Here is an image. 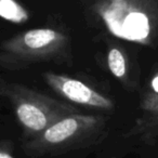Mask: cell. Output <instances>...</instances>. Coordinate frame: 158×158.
I'll list each match as a JSON object with an SVG mask.
<instances>
[{
	"label": "cell",
	"instance_id": "9",
	"mask_svg": "<svg viewBox=\"0 0 158 158\" xmlns=\"http://www.w3.org/2000/svg\"><path fill=\"white\" fill-rule=\"evenodd\" d=\"M0 158H16L14 155V146L11 141L0 140Z\"/></svg>",
	"mask_w": 158,
	"mask_h": 158
},
{
	"label": "cell",
	"instance_id": "10",
	"mask_svg": "<svg viewBox=\"0 0 158 158\" xmlns=\"http://www.w3.org/2000/svg\"><path fill=\"white\" fill-rule=\"evenodd\" d=\"M151 92L158 94V70L154 74L151 80Z\"/></svg>",
	"mask_w": 158,
	"mask_h": 158
},
{
	"label": "cell",
	"instance_id": "7",
	"mask_svg": "<svg viewBox=\"0 0 158 158\" xmlns=\"http://www.w3.org/2000/svg\"><path fill=\"white\" fill-rule=\"evenodd\" d=\"M107 66L115 78L119 79L123 84L127 82L129 75L128 57L121 48L117 46L110 47L107 53Z\"/></svg>",
	"mask_w": 158,
	"mask_h": 158
},
{
	"label": "cell",
	"instance_id": "5",
	"mask_svg": "<svg viewBox=\"0 0 158 158\" xmlns=\"http://www.w3.org/2000/svg\"><path fill=\"white\" fill-rule=\"evenodd\" d=\"M42 78L56 94L64 98L68 103L101 110H112L115 107L114 102L110 98L78 79L51 72L44 73Z\"/></svg>",
	"mask_w": 158,
	"mask_h": 158
},
{
	"label": "cell",
	"instance_id": "8",
	"mask_svg": "<svg viewBox=\"0 0 158 158\" xmlns=\"http://www.w3.org/2000/svg\"><path fill=\"white\" fill-rule=\"evenodd\" d=\"M0 18L14 24H24L29 20V12L16 0H0Z\"/></svg>",
	"mask_w": 158,
	"mask_h": 158
},
{
	"label": "cell",
	"instance_id": "6",
	"mask_svg": "<svg viewBox=\"0 0 158 158\" xmlns=\"http://www.w3.org/2000/svg\"><path fill=\"white\" fill-rule=\"evenodd\" d=\"M140 108L142 113L126 136H136L143 142L151 144L158 140V94L145 93L140 102Z\"/></svg>",
	"mask_w": 158,
	"mask_h": 158
},
{
	"label": "cell",
	"instance_id": "3",
	"mask_svg": "<svg viewBox=\"0 0 158 158\" xmlns=\"http://www.w3.org/2000/svg\"><path fill=\"white\" fill-rule=\"evenodd\" d=\"M69 38L54 28H33L22 31L0 44V66L21 69L28 65L63 59Z\"/></svg>",
	"mask_w": 158,
	"mask_h": 158
},
{
	"label": "cell",
	"instance_id": "4",
	"mask_svg": "<svg viewBox=\"0 0 158 158\" xmlns=\"http://www.w3.org/2000/svg\"><path fill=\"white\" fill-rule=\"evenodd\" d=\"M97 10L113 35L139 44L152 40L151 13L140 0H112Z\"/></svg>",
	"mask_w": 158,
	"mask_h": 158
},
{
	"label": "cell",
	"instance_id": "1",
	"mask_svg": "<svg viewBox=\"0 0 158 158\" xmlns=\"http://www.w3.org/2000/svg\"><path fill=\"white\" fill-rule=\"evenodd\" d=\"M107 135V120L101 115H68L31 140L23 143V152L31 158L56 156L101 143Z\"/></svg>",
	"mask_w": 158,
	"mask_h": 158
},
{
	"label": "cell",
	"instance_id": "2",
	"mask_svg": "<svg viewBox=\"0 0 158 158\" xmlns=\"http://www.w3.org/2000/svg\"><path fill=\"white\" fill-rule=\"evenodd\" d=\"M0 97L9 100L23 131L25 141L31 140L50 126L79 110L68 102L38 92L15 82L0 78Z\"/></svg>",
	"mask_w": 158,
	"mask_h": 158
}]
</instances>
